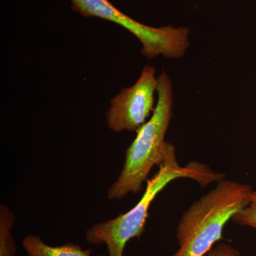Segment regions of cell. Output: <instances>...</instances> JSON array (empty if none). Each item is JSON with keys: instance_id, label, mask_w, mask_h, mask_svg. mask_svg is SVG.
I'll list each match as a JSON object with an SVG mask.
<instances>
[{"instance_id": "ba28073f", "label": "cell", "mask_w": 256, "mask_h": 256, "mask_svg": "<svg viewBox=\"0 0 256 256\" xmlns=\"http://www.w3.org/2000/svg\"><path fill=\"white\" fill-rule=\"evenodd\" d=\"M240 226L250 227L256 230V190H254L248 204L232 218Z\"/></svg>"}, {"instance_id": "277c9868", "label": "cell", "mask_w": 256, "mask_h": 256, "mask_svg": "<svg viewBox=\"0 0 256 256\" xmlns=\"http://www.w3.org/2000/svg\"><path fill=\"white\" fill-rule=\"evenodd\" d=\"M72 10L85 18H102L127 30L142 44L141 54L148 60L162 56L182 58L190 46V30L172 26L152 28L133 20L118 10L108 0H70Z\"/></svg>"}, {"instance_id": "7a4b0ae2", "label": "cell", "mask_w": 256, "mask_h": 256, "mask_svg": "<svg viewBox=\"0 0 256 256\" xmlns=\"http://www.w3.org/2000/svg\"><path fill=\"white\" fill-rule=\"evenodd\" d=\"M252 191L234 180L217 182L183 214L176 228L180 248L172 256H206L223 238L226 224L248 204Z\"/></svg>"}, {"instance_id": "5b68a950", "label": "cell", "mask_w": 256, "mask_h": 256, "mask_svg": "<svg viewBox=\"0 0 256 256\" xmlns=\"http://www.w3.org/2000/svg\"><path fill=\"white\" fill-rule=\"evenodd\" d=\"M156 88V68L144 66L136 84L111 99L106 116L108 128L114 132H137L154 112Z\"/></svg>"}, {"instance_id": "52a82bcc", "label": "cell", "mask_w": 256, "mask_h": 256, "mask_svg": "<svg viewBox=\"0 0 256 256\" xmlns=\"http://www.w3.org/2000/svg\"><path fill=\"white\" fill-rule=\"evenodd\" d=\"M15 222V216L9 207L0 205V256H14L16 242L11 230Z\"/></svg>"}, {"instance_id": "9c48e42d", "label": "cell", "mask_w": 256, "mask_h": 256, "mask_svg": "<svg viewBox=\"0 0 256 256\" xmlns=\"http://www.w3.org/2000/svg\"><path fill=\"white\" fill-rule=\"evenodd\" d=\"M206 256H240V254L230 244H220L217 246L214 247Z\"/></svg>"}, {"instance_id": "8992f818", "label": "cell", "mask_w": 256, "mask_h": 256, "mask_svg": "<svg viewBox=\"0 0 256 256\" xmlns=\"http://www.w3.org/2000/svg\"><path fill=\"white\" fill-rule=\"evenodd\" d=\"M22 246L28 256H92V250H85L77 244L68 242L52 246L33 234L24 238Z\"/></svg>"}, {"instance_id": "6da1fadb", "label": "cell", "mask_w": 256, "mask_h": 256, "mask_svg": "<svg viewBox=\"0 0 256 256\" xmlns=\"http://www.w3.org/2000/svg\"><path fill=\"white\" fill-rule=\"evenodd\" d=\"M225 174L214 171L208 165L196 161L180 166L175 146L171 144L164 162L150 180L137 204L124 214L92 226L86 232V238L92 245L106 244L109 256H124V248L131 239L140 238L144 230L150 206L160 192L174 180L188 178L204 188L223 180Z\"/></svg>"}, {"instance_id": "3957f363", "label": "cell", "mask_w": 256, "mask_h": 256, "mask_svg": "<svg viewBox=\"0 0 256 256\" xmlns=\"http://www.w3.org/2000/svg\"><path fill=\"white\" fill-rule=\"evenodd\" d=\"M158 102L150 118L136 132L128 148L120 174L107 192L108 198L120 200L137 194L153 166H160L168 156L171 143L165 141L173 116L172 84L164 70L158 76Z\"/></svg>"}]
</instances>
